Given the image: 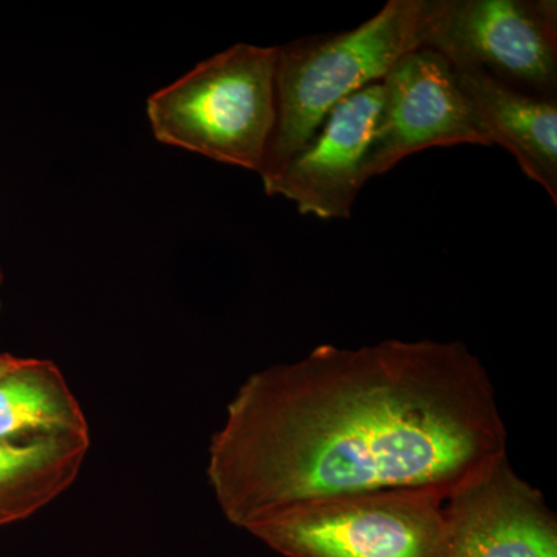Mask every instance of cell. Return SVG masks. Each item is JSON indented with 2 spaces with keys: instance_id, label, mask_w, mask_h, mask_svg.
Instances as JSON below:
<instances>
[{
  "instance_id": "cell-1",
  "label": "cell",
  "mask_w": 557,
  "mask_h": 557,
  "mask_svg": "<svg viewBox=\"0 0 557 557\" xmlns=\"http://www.w3.org/2000/svg\"><path fill=\"white\" fill-rule=\"evenodd\" d=\"M496 388L461 341L322 344L244 381L209 445L208 480L242 530L370 491L445 498L507 457Z\"/></svg>"
},
{
  "instance_id": "cell-6",
  "label": "cell",
  "mask_w": 557,
  "mask_h": 557,
  "mask_svg": "<svg viewBox=\"0 0 557 557\" xmlns=\"http://www.w3.org/2000/svg\"><path fill=\"white\" fill-rule=\"evenodd\" d=\"M381 83L384 101L362 168L364 183L424 149L493 146L449 61L437 51L406 54Z\"/></svg>"
},
{
  "instance_id": "cell-7",
  "label": "cell",
  "mask_w": 557,
  "mask_h": 557,
  "mask_svg": "<svg viewBox=\"0 0 557 557\" xmlns=\"http://www.w3.org/2000/svg\"><path fill=\"white\" fill-rule=\"evenodd\" d=\"M384 101L383 83L339 102L309 145L263 182L269 196L284 197L300 214L321 220L350 219Z\"/></svg>"
},
{
  "instance_id": "cell-11",
  "label": "cell",
  "mask_w": 557,
  "mask_h": 557,
  "mask_svg": "<svg viewBox=\"0 0 557 557\" xmlns=\"http://www.w3.org/2000/svg\"><path fill=\"white\" fill-rule=\"evenodd\" d=\"M90 437L0 443V528L28 519L78 479Z\"/></svg>"
},
{
  "instance_id": "cell-9",
  "label": "cell",
  "mask_w": 557,
  "mask_h": 557,
  "mask_svg": "<svg viewBox=\"0 0 557 557\" xmlns=\"http://www.w3.org/2000/svg\"><path fill=\"white\" fill-rule=\"evenodd\" d=\"M491 145L508 150L557 203V98L508 86L475 65L450 64Z\"/></svg>"
},
{
  "instance_id": "cell-2",
  "label": "cell",
  "mask_w": 557,
  "mask_h": 557,
  "mask_svg": "<svg viewBox=\"0 0 557 557\" xmlns=\"http://www.w3.org/2000/svg\"><path fill=\"white\" fill-rule=\"evenodd\" d=\"M442 0H388L354 30L277 46L276 120L259 174L273 178L309 145L339 102L386 78L403 57L426 46Z\"/></svg>"
},
{
  "instance_id": "cell-8",
  "label": "cell",
  "mask_w": 557,
  "mask_h": 557,
  "mask_svg": "<svg viewBox=\"0 0 557 557\" xmlns=\"http://www.w3.org/2000/svg\"><path fill=\"white\" fill-rule=\"evenodd\" d=\"M445 557H557V519L508 458L445 502Z\"/></svg>"
},
{
  "instance_id": "cell-4",
  "label": "cell",
  "mask_w": 557,
  "mask_h": 557,
  "mask_svg": "<svg viewBox=\"0 0 557 557\" xmlns=\"http://www.w3.org/2000/svg\"><path fill=\"white\" fill-rule=\"evenodd\" d=\"M445 502L423 491L348 494L288 509L248 533L284 557H445Z\"/></svg>"
},
{
  "instance_id": "cell-12",
  "label": "cell",
  "mask_w": 557,
  "mask_h": 557,
  "mask_svg": "<svg viewBox=\"0 0 557 557\" xmlns=\"http://www.w3.org/2000/svg\"><path fill=\"white\" fill-rule=\"evenodd\" d=\"M22 358L13 357L9 354H0V375L9 372V370L16 368L20 364Z\"/></svg>"
},
{
  "instance_id": "cell-3",
  "label": "cell",
  "mask_w": 557,
  "mask_h": 557,
  "mask_svg": "<svg viewBox=\"0 0 557 557\" xmlns=\"http://www.w3.org/2000/svg\"><path fill=\"white\" fill-rule=\"evenodd\" d=\"M277 47L236 44L150 95L163 145L260 172L276 120Z\"/></svg>"
},
{
  "instance_id": "cell-10",
  "label": "cell",
  "mask_w": 557,
  "mask_h": 557,
  "mask_svg": "<svg viewBox=\"0 0 557 557\" xmlns=\"http://www.w3.org/2000/svg\"><path fill=\"white\" fill-rule=\"evenodd\" d=\"M61 437H90L86 413L57 364L22 358L0 375V443Z\"/></svg>"
},
{
  "instance_id": "cell-13",
  "label": "cell",
  "mask_w": 557,
  "mask_h": 557,
  "mask_svg": "<svg viewBox=\"0 0 557 557\" xmlns=\"http://www.w3.org/2000/svg\"><path fill=\"white\" fill-rule=\"evenodd\" d=\"M2 284H3V274H2V270H0V288H2ZM0 306H2V300H0Z\"/></svg>"
},
{
  "instance_id": "cell-5",
  "label": "cell",
  "mask_w": 557,
  "mask_h": 557,
  "mask_svg": "<svg viewBox=\"0 0 557 557\" xmlns=\"http://www.w3.org/2000/svg\"><path fill=\"white\" fill-rule=\"evenodd\" d=\"M424 49L515 89L557 98L555 0H442Z\"/></svg>"
}]
</instances>
